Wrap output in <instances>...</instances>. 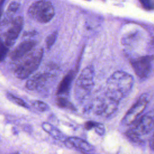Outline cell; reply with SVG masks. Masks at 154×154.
<instances>
[{"label":"cell","mask_w":154,"mask_h":154,"mask_svg":"<svg viewBox=\"0 0 154 154\" xmlns=\"http://www.w3.org/2000/svg\"><path fill=\"white\" fill-rule=\"evenodd\" d=\"M52 75L49 73H39L31 77L26 83V87L29 90H35L43 87Z\"/></svg>","instance_id":"obj_10"},{"label":"cell","mask_w":154,"mask_h":154,"mask_svg":"<svg viewBox=\"0 0 154 154\" xmlns=\"http://www.w3.org/2000/svg\"><path fill=\"white\" fill-rule=\"evenodd\" d=\"M96 122H91V121H89V122H87L85 123L84 125V127L87 130H90V129H94L95 125H96Z\"/></svg>","instance_id":"obj_23"},{"label":"cell","mask_w":154,"mask_h":154,"mask_svg":"<svg viewBox=\"0 0 154 154\" xmlns=\"http://www.w3.org/2000/svg\"><path fill=\"white\" fill-rule=\"evenodd\" d=\"M9 48L5 45L3 40L0 37V62L2 61L6 57Z\"/></svg>","instance_id":"obj_16"},{"label":"cell","mask_w":154,"mask_h":154,"mask_svg":"<svg viewBox=\"0 0 154 154\" xmlns=\"http://www.w3.org/2000/svg\"><path fill=\"white\" fill-rule=\"evenodd\" d=\"M42 127L45 132L48 133L51 137H52L55 140H60L63 139L64 137L63 134L61 132V131H60L57 128H56L51 124L47 122H44L42 123Z\"/></svg>","instance_id":"obj_14"},{"label":"cell","mask_w":154,"mask_h":154,"mask_svg":"<svg viewBox=\"0 0 154 154\" xmlns=\"http://www.w3.org/2000/svg\"><path fill=\"white\" fill-rule=\"evenodd\" d=\"M23 25V19L22 16H17L11 22V26L5 33L2 38L5 45L10 48L16 42Z\"/></svg>","instance_id":"obj_9"},{"label":"cell","mask_w":154,"mask_h":154,"mask_svg":"<svg viewBox=\"0 0 154 154\" xmlns=\"http://www.w3.org/2000/svg\"><path fill=\"white\" fill-rule=\"evenodd\" d=\"M64 144L67 147L75 148L82 152H90L93 146L85 140L76 137H70L64 140Z\"/></svg>","instance_id":"obj_12"},{"label":"cell","mask_w":154,"mask_h":154,"mask_svg":"<svg viewBox=\"0 0 154 154\" xmlns=\"http://www.w3.org/2000/svg\"><path fill=\"white\" fill-rule=\"evenodd\" d=\"M119 101L105 95L97 100L94 104V112L103 117H109L117 109Z\"/></svg>","instance_id":"obj_8"},{"label":"cell","mask_w":154,"mask_h":154,"mask_svg":"<svg viewBox=\"0 0 154 154\" xmlns=\"http://www.w3.org/2000/svg\"><path fill=\"white\" fill-rule=\"evenodd\" d=\"M75 72L71 70L63 78L58 85L57 91V95L62 96L69 92L72 81L75 76Z\"/></svg>","instance_id":"obj_13"},{"label":"cell","mask_w":154,"mask_h":154,"mask_svg":"<svg viewBox=\"0 0 154 154\" xmlns=\"http://www.w3.org/2000/svg\"><path fill=\"white\" fill-rule=\"evenodd\" d=\"M32 105L34 108H35L37 110L40 111H45L48 109L49 106L48 105L40 100H35L32 103Z\"/></svg>","instance_id":"obj_18"},{"label":"cell","mask_w":154,"mask_h":154,"mask_svg":"<svg viewBox=\"0 0 154 154\" xmlns=\"http://www.w3.org/2000/svg\"><path fill=\"white\" fill-rule=\"evenodd\" d=\"M3 5H4V1H0V19H1V14H2Z\"/></svg>","instance_id":"obj_24"},{"label":"cell","mask_w":154,"mask_h":154,"mask_svg":"<svg viewBox=\"0 0 154 154\" xmlns=\"http://www.w3.org/2000/svg\"><path fill=\"white\" fill-rule=\"evenodd\" d=\"M94 129L95 130L96 132L99 135H103L105 133V127L101 123L96 122V125L94 128Z\"/></svg>","instance_id":"obj_22"},{"label":"cell","mask_w":154,"mask_h":154,"mask_svg":"<svg viewBox=\"0 0 154 154\" xmlns=\"http://www.w3.org/2000/svg\"><path fill=\"white\" fill-rule=\"evenodd\" d=\"M153 124V111L152 110L141 116L136 124L126 132V135L134 142L141 143L143 137L152 131Z\"/></svg>","instance_id":"obj_3"},{"label":"cell","mask_w":154,"mask_h":154,"mask_svg":"<svg viewBox=\"0 0 154 154\" xmlns=\"http://www.w3.org/2000/svg\"><path fill=\"white\" fill-rule=\"evenodd\" d=\"M35 45L36 42L34 40H29L22 42L14 49L11 55V58L13 60H17L23 58L32 51Z\"/></svg>","instance_id":"obj_11"},{"label":"cell","mask_w":154,"mask_h":154,"mask_svg":"<svg viewBox=\"0 0 154 154\" xmlns=\"http://www.w3.org/2000/svg\"><path fill=\"white\" fill-rule=\"evenodd\" d=\"M57 37V32L56 31L51 34L49 35L47 37L46 39V44L47 48L50 49L51 48V46L54 45Z\"/></svg>","instance_id":"obj_19"},{"label":"cell","mask_w":154,"mask_h":154,"mask_svg":"<svg viewBox=\"0 0 154 154\" xmlns=\"http://www.w3.org/2000/svg\"><path fill=\"white\" fill-rule=\"evenodd\" d=\"M19 7V4L17 2H12L10 4L7 10V16L11 17L13 16L18 10Z\"/></svg>","instance_id":"obj_17"},{"label":"cell","mask_w":154,"mask_h":154,"mask_svg":"<svg viewBox=\"0 0 154 154\" xmlns=\"http://www.w3.org/2000/svg\"><path fill=\"white\" fill-rule=\"evenodd\" d=\"M141 5L147 10H152L153 8L154 2L153 0H143L140 1Z\"/></svg>","instance_id":"obj_21"},{"label":"cell","mask_w":154,"mask_h":154,"mask_svg":"<svg viewBox=\"0 0 154 154\" xmlns=\"http://www.w3.org/2000/svg\"><path fill=\"white\" fill-rule=\"evenodd\" d=\"M149 100V95L147 93L141 94L127 111L122 119V123L125 125H130L134 123L146 109Z\"/></svg>","instance_id":"obj_6"},{"label":"cell","mask_w":154,"mask_h":154,"mask_svg":"<svg viewBox=\"0 0 154 154\" xmlns=\"http://www.w3.org/2000/svg\"><path fill=\"white\" fill-rule=\"evenodd\" d=\"M94 68L92 66L85 67L78 77L75 85V95L79 100L85 99L94 86Z\"/></svg>","instance_id":"obj_4"},{"label":"cell","mask_w":154,"mask_h":154,"mask_svg":"<svg viewBox=\"0 0 154 154\" xmlns=\"http://www.w3.org/2000/svg\"><path fill=\"white\" fill-rule=\"evenodd\" d=\"M133 84L131 75L124 71L115 72L107 79L105 94L120 102L129 93Z\"/></svg>","instance_id":"obj_1"},{"label":"cell","mask_w":154,"mask_h":154,"mask_svg":"<svg viewBox=\"0 0 154 154\" xmlns=\"http://www.w3.org/2000/svg\"><path fill=\"white\" fill-rule=\"evenodd\" d=\"M82 153H84V154H88V153H86V152H82Z\"/></svg>","instance_id":"obj_25"},{"label":"cell","mask_w":154,"mask_h":154,"mask_svg":"<svg viewBox=\"0 0 154 154\" xmlns=\"http://www.w3.org/2000/svg\"><path fill=\"white\" fill-rule=\"evenodd\" d=\"M56 103L57 105L61 108H68V109H74L73 105L64 96H58L56 99Z\"/></svg>","instance_id":"obj_15"},{"label":"cell","mask_w":154,"mask_h":154,"mask_svg":"<svg viewBox=\"0 0 154 154\" xmlns=\"http://www.w3.org/2000/svg\"><path fill=\"white\" fill-rule=\"evenodd\" d=\"M153 61V55H146L131 60V64L136 75L141 79H146L152 73Z\"/></svg>","instance_id":"obj_7"},{"label":"cell","mask_w":154,"mask_h":154,"mask_svg":"<svg viewBox=\"0 0 154 154\" xmlns=\"http://www.w3.org/2000/svg\"><path fill=\"white\" fill-rule=\"evenodd\" d=\"M14 154H17V153H14Z\"/></svg>","instance_id":"obj_26"},{"label":"cell","mask_w":154,"mask_h":154,"mask_svg":"<svg viewBox=\"0 0 154 154\" xmlns=\"http://www.w3.org/2000/svg\"><path fill=\"white\" fill-rule=\"evenodd\" d=\"M43 55V49L37 48L25 56L14 70L15 76L20 79L29 77L40 66Z\"/></svg>","instance_id":"obj_2"},{"label":"cell","mask_w":154,"mask_h":154,"mask_svg":"<svg viewBox=\"0 0 154 154\" xmlns=\"http://www.w3.org/2000/svg\"><path fill=\"white\" fill-rule=\"evenodd\" d=\"M7 96H8V97L10 99H11V100L14 102L17 105H20V106H23V107H25V108L27 107L26 103L22 99H21L20 98H18V97H16V96H13V94H8Z\"/></svg>","instance_id":"obj_20"},{"label":"cell","mask_w":154,"mask_h":154,"mask_svg":"<svg viewBox=\"0 0 154 154\" xmlns=\"http://www.w3.org/2000/svg\"><path fill=\"white\" fill-rule=\"evenodd\" d=\"M28 15L33 20L45 23L49 22L55 15V8L51 2L38 1L32 3L28 8Z\"/></svg>","instance_id":"obj_5"}]
</instances>
